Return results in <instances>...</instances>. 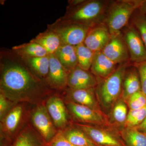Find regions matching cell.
<instances>
[{"label": "cell", "mask_w": 146, "mask_h": 146, "mask_svg": "<svg viewBox=\"0 0 146 146\" xmlns=\"http://www.w3.org/2000/svg\"><path fill=\"white\" fill-rule=\"evenodd\" d=\"M135 128L141 133L146 134V117L141 124Z\"/></svg>", "instance_id": "obj_34"}, {"label": "cell", "mask_w": 146, "mask_h": 146, "mask_svg": "<svg viewBox=\"0 0 146 146\" xmlns=\"http://www.w3.org/2000/svg\"><path fill=\"white\" fill-rule=\"evenodd\" d=\"M69 125L62 130L66 139L75 146H98L82 130L75 126Z\"/></svg>", "instance_id": "obj_23"}, {"label": "cell", "mask_w": 146, "mask_h": 146, "mask_svg": "<svg viewBox=\"0 0 146 146\" xmlns=\"http://www.w3.org/2000/svg\"><path fill=\"white\" fill-rule=\"evenodd\" d=\"M31 124L47 143L57 133L55 126L45 104L36 105L29 113Z\"/></svg>", "instance_id": "obj_6"}, {"label": "cell", "mask_w": 146, "mask_h": 146, "mask_svg": "<svg viewBox=\"0 0 146 146\" xmlns=\"http://www.w3.org/2000/svg\"><path fill=\"white\" fill-rule=\"evenodd\" d=\"M127 63L120 64L112 74L98 82L95 87L97 98L104 109L112 108L122 96L123 80Z\"/></svg>", "instance_id": "obj_3"}, {"label": "cell", "mask_w": 146, "mask_h": 146, "mask_svg": "<svg viewBox=\"0 0 146 146\" xmlns=\"http://www.w3.org/2000/svg\"><path fill=\"white\" fill-rule=\"evenodd\" d=\"M140 9H141V11L145 14H146V1H144Z\"/></svg>", "instance_id": "obj_35"}, {"label": "cell", "mask_w": 146, "mask_h": 146, "mask_svg": "<svg viewBox=\"0 0 146 146\" xmlns=\"http://www.w3.org/2000/svg\"><path fill=\"white\" fill-rule=\"evenodd\" d=\"M138 70L141 82V90L146 96V60L135 64Z\"/></svg>", "instance_id": "obj_33"}, {"label": "cell", "mask_w": 146, "mask_h": 146, "mask_svg": "<svg viewBox=\"0 0 146 146\" xmlns=\"http://www.w3.org/2000/svg\"><path fill=\"white\" fill-rule=\"evenodd\" d=\"M102 51L117 65L127 63L130 59L128 50L121 32L111 35L109 42Z\"/></svg>", "instance_id": "obj_12"}, {"label": "cell", "mask_w": 146, "mask_h": 146, "mask_svg": "<svg viewBox=\"0 0 146 146\" xmlns=\"http://www.w3.org/2000/svg\"><path fill=\"white\" fill-rule=\"evenodd\" d=\"M125 102L130 110L140 109L146 106V96L142 91L131 95Z\"/></svg>", "instance_id": "obj_29"}, {"label": "cell", "mask_w": 146, "mask_h": 146, "mask_svg": "<svg viewBox=\"0 0 146 146\" xmlns=\"http://www.w3.org/2000/svg\"><path fill=\"white\" fill-rule=\"evenodd\" d=\"M45 106L50 117L58 130L63 129L70 125L68 109L65 102L58 95H50Z\"/></svg>", "instance_id": "obj_11"}, {"label": "cell", "mask_w": 146, "mask_h": 146, "mask_svg": "<svg viewBox=\"0 0 146 146\" xmlns=\"http://www.w3.org/2000/svg\"><path fill=\"white\" fill-rule=\"evenodd\" d=\"M146 117V106L136 110H129L124 127H135L143 121Z\"/></svg>", "instance_id": "obj_28"}, {"label": "cell", "mask_w": 146, "mask_h": 146, "mask_svg": "<svg viewBox=\"0 0 146 146\" xmlns=\"http://www.w3.org/2000/svg\"><path fill=\"white\" fill-rule=\"evenodd\" d=\"M69 100L102 112L96 94L95 88L73 89L67 87L65 90Z\"/></svg>", "instance_id": "obj_16"}, {"label": "cell", "mask_w": 146, "mask_h": 146, "mask_svg": "<svg viewBox=\"0 0 146 146\" xmlns=\"http://www.w3.org/2000/svg\"><path fill=\"white\" fill-rule=\"evenodd\" d=\"M9 146H48L32 125L27 124L10 142Z\"/></svg>", "instance_id": "obj_17"}, {"label": "cell", "mask_w": 146, "mask_h": 146, "mask_svg": "<svg viewBox=\"0 0 146 146\" xmlns=\"http://www.w3.org/2000/svg\"><path fill=\"white\" fill-rule=\"evenodd\" d=\"M11 50L23 59L42 57L48 55L46 50L42 46L31 40L28 43L14 46Z\"/></svg>", "instance_id": "obj_22"}, {"label": "cell", "mask_w": 146, "mask_h": 146, "mask_svg": "<svg viewBox=\"0 0 146 146\" xmlns=\"http://www.w3.org/2000/svg\"><path fill=\"white\" fill-rule=\"evenodd\" d=\"M109 2L100 0L68 1L63 20L92 27L104 21Z\"/></svg>", "instance_id": "obj_2"}, {"label": "cell", "mask_w": 146, "mask_h": 146, "mask_svg": "<svg viewBox=\"0 0 146 146\" xmlns=\"http://www.w3.org/2000/svg\"><path fill=\"white\" fill-rule=\"evenodd\" d=\"M74 125L82 130L98 146H126L120 136L91 125L76 123Z\"/></svg>", "instance_id": "obj_8"}, {"label": "cell", "mask_w": 146, "mask_h": 146, "mask_svg": "<svg viewBox=\"0 0 146 146\" xmlns=\"http://www.w3.org/2000/svg\"><path fill=\"white\" fill-rule=\"evenodd\" d=\"M25 112L24 103L17 104L1 121V136L7 140L8 143L23 127L21 125L25 120Z\"/></svg>", "instance_id": "obj_7"}, {"label": "cell", "mask_w": 146, "mask_h": 146, "mask_svg": "<svg viewBox=\"0 0 146 146\" xmlns=\"http://www.w3.org/2000/svg\"><path fill=\"white\" fill-rule=\"evenodd\" d=\"M68 112L74 119L79 123L94 125H105L107 119L102 112L97 111L71 101L65 102Z\"/></svg>", "instance_id": "obj_9"}, {"label": "cell", "mask_w": 146, "mask_h": 146, "mask_svg": "<svg viewBox=\"0 0 146 146\" xmlns=\"http://www.w3.org/2000/svg\"><path fill=\"white\" fill-rule=\"evenodd\" d=\"M47 144L48 146H75L66 139L62 130H58L54 137Z\"/></svg>", "instance_id": "obj_32"}, {"label": "cell", "mask_w": 146, "mask_h": 146, "mask_svg": "<svg viewBox=\"0 0 146 146\" xmlns=\"http://www.w3.org/2000/svg\"><path fill=\"white\" fill-rule=\"evenodd\" d=\"M123 37L129 53L130 60L135 64L146 60V48L141 35L133 25L125 29Z\"/></svg>", "instance_id": "obj_10"}, {"label": "cell", "mask_w": 146, "mask_h": 146, "mask_svg": "<svg viewBox=\"0 0 146 146\" xmlns=\"http://www.w3.org/2000/svg\"><path fill=\"white\" fill-rule=\"evenodd\" d=\"M78 66L85 70L89 71L94 60L95 52L83 43L76 46Z\"/></svg>", "instance_id": "obj_26"}, {"label": "cell", "mask_w": 146, "mask_h": 146, "mask_svg": "<svg viewBox=\"0 0 146 146\" xmlns=\"http://www.w3.org/2000/svg\"><path fill=\"white\" fill-rule=\"evenodd\" d=\"M111 36L107 27L102 22L90 28L84 43L94 52L102 51L109 42Z\"/></svg>", "instance_id": "obj_14"}, {"label": "cell", "mask_w": 146, "mask_h": 146, "mask_svg": "<svg viewBox=\"0 0 146 146\" xmlns=\"http://www.w3.org/2000/svg\"><path fill=\"white\" fill-rule=\"evenodd\" d=\"M98 83L91 72L82 69L78 65L68 74L67 87L73 89L95 88Z\"/></svg>", "instance_id": "obj_15"}, {"label": "cell", "mask_w": 146, "mask_h": 146, "mask_svg": "<svg viewBox=\"0 0 146 146\" xmlns=\"http://www.w3.org/2000/svg\"><path fill=\"white\" fill-rule=\"evenodd\" d=\"M17 103L13 102L9 100L5 96L0 92V119L1 121L5 117L6 115L9 112Z\"/></svg>", "instance_id": "obj_31"}, {"label": "cell", "mask_w": 146, "mask_h": 146, "mask_svg": "<svg viewBox=\"0 0 146 146\" xmlns=\"http://www.w3.org/2000/svg\"><path fill=\"white\" fill-rule=\"evenodd\" d=\"M31 40L42 46L48 54H54L62 44L57 35L48 29L39 33Z\"/></svg>", "instance_id": "obj_21"}, {"label": "cell", "mask_w": 146, "mask_h": 146, "mask_svg": "<svg viewBox=\"0 0 146 146\" xmlns=\"http://www.w3.org/2000/svg\"><path fill=\"white\" fill-rule=\"evenodd\" d=\"M117 68V64L110 60L102 52L100 51L95 53L90 70L98 80L99 78L103 80L109 76Z\"/></svg>", "instance_id": "obj_18"}, {"label": "cell", "mask_w": 146, "mask_h": 146, "mask_svg": "<svg viewBox=\"0 0 146 146\" xmlns=\"http://www.w3.org/2000/svg\"><path fill=\"white\" fill-rule=\"evenodd\" d=\"M50 68L48 74L44 82L51 90L63 91L67 88L69 72L54 54H49Z\"/></svg>", "instance_id": "obj_13"}, {"label": "cell", "mask_w": 146, "mask_h": 146, "mask_svg": "<svg viewBox=\"0 0 146 146\" xmlns=\"http://www.w3.org/2000/svg\"><path fill=\"white\" fill-rule=\"evenodd\" d=\"M144 1L121 0L110 3L104 23L111 35L121 32L133 12L141 8Z\"/></svg>", "instance_id": "obj_4"}, {"label": "cell", "mask_w": 146, "mask_h": 146, "mask_svg": "<svg viewBox=\"0 0 146 146\" xmlns=\"http://www.w3.org/2000/svg\"><path fill=\"white\" fill-rule=\"evenodd\" d=\"M142 91L140 76L136 66L127 69L123 83L121 98L125 101L131 95Z\"/></svg>", "instance_id": "obj_19"}, {"label": "cell", "mask_w": 146, "mask_h": 146, "mask_svg": "<svg viewBox=\"0 0 146 146\" xmlns=\"http://www.w3.org/2000/svg\"><path fill=\"white\" fill-rule=\"evenodd\" d=\"M54 54L57 60L68 72L78 65L75 46L61 44Z\"/></svg>", "instance_id": "obj_20"}, {"label": "cell", "mask_w": 146, "mask_h": 146, "mask_svg": "<svg viewBox=\"0 0 146 146\" xmlns=\"http://www.w3.org/2000/svg\"><path fill=\"white\" fill-rule=\"evenodd\" d=\"M0 92L16 103L42 104L53 92L12 50L0 53Z\"/></svg>", "instance_id": "obj_1"}, {"label": "cell", "mask_w": 146, "mask_h": 146, "mask_svg": "<svg viewBox=\"0 0 146 146\" xmlns=\"http://www.w3.org/2000/svg\"><path fill=\"white\" fill-rule=\"evenodd\" d=\"M128 106L122 98H120L112 108L111 120L118 125L124 126L127 118Z\"/></svg>", "instance_id": "obj_27"}, {"label": "cell", "mask_w": 146, "mask_h": 146, "mask_svg": "<svg viewBox=\"0 0 146 146\" xmlns=\"http://www.w3.org/2000/svg\"><path fill=\"white\" fill-rule=\"evenodd\" d=\"M133 25L141 35L146 48V14L141 11L135 16L133 20Z\"/></svg>", "instance_id": "obj_30"}, {"label": "cell", "mask_w": 146, "mask_h": 146, "mask_svg": "<svg viewBox=\"0 0 146 146\" xmlns=\"http://www.w3.org/2000/svg\"><path fill=\"white\" fill-rule=\"evenodd\" d=\"M23 59L34 74L44 82L49 71V54L42 57L31 58Z\"/></svg>", "instance_id": "obj_24"}, {"label": "cell", "mask_w": 146, "mask_h": 146, "mask_svg": "<svg viewBox=\"0 0 146 146\" xmlns=\"http://www.w3.org/2000/svg\"><path fill=\"white\" fill-rule=\"evenodd\" d=\"M120 136L126 146H146V134L141 133L135 127H124Z\"/></svg>", "instance_id": "obj_25"}, {"label": "cell", "mask_w": 146, "mask_h": 146, "mask_svg": "<svg viewBox=\"0 0 146 146\" xmlns=\"http://www.w3.org/2000/svg\"><path fill=\"white\" fill-rule=\"evenodd\" d=\"M91 27L58 18L48 25L47 29L54 32L60 38L62 44L78 46L84 42Z\"/></svg>", "instance_id": "obj_5"}]
</instances>
